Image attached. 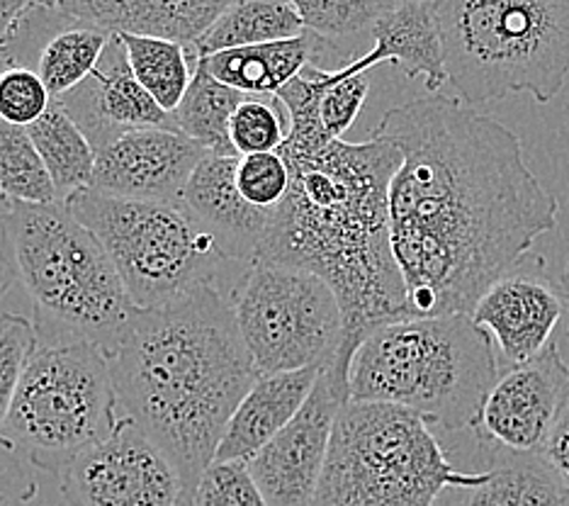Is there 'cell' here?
<instances>
[{
    "label": "cell",
    "instance_id": "obj_31",
    "mask_svg": "<svg viewBox=\"0 0 569 506\" xmlns=\"http://www.w3.org/2000/svg\"><path fill=\"white\" fill-rule=\"evenodd\" d=\"M288 132V110L278 96H246L229 127L231 145L239 156L280 151Z\"/></svg>",
    "mask_w": 569,
    "mask_h": 506
},
{
    "label": "cell",
    "instance_id": "obj_4",
    "mask_svg": "<svg viewBox=\"0 0 569 506\" xmlns=\"http://www.w3.org/2000/svg\"><path fill=\"white\" fill-rule=\"evenodd\" d=\"M499 363L491 336L470 315L387 324L351 360V401H380L419 414L446 431L475 428Z\"/></svg>",
    "mask_w": 569,
    "mask_h": 506
},
{
    "label": "cell",
    "instance_id": "obj_40",
    "mask_svg": "<svg viewBox=\"0 0 569 506\" xmlns=\"http://www.w3.org/2000/svg\"><path fill=\"white\" fill-rule=\"evenodd\" d=\"M562 288H565V302H567V339H569V258H567V268H565V280H562Z\"/></svg>",
    "mask_w": 569,
    "mask_h": 506
},
{
    "label": "cell",
    "instance_id": "obj_23",
    "mask_svg": "<svg viewBox=\"0 0 569 506\" xmlns=\"http://www.w3.org/2000/svg\"><path fill=\"white\" fill-rule=\"evenodd\" d=\"M59 6L63 10V20L44 39V44L37 51V59L32 63V69L42 78L49 96L54 100L71 93L76 86H81L96 71L112 39L110 32L76 20L63 8V3Z\"/></svg>",
    "mask_w": 569,
    "mask_h": 506
},
{
    "label": "cell",
    "instance_id": "obj_8",
    "mask_svg": "<svg viewBox=\"0 0 569 506\" xmlns=\"http://www.w3.org/2000/svg\"><path fill=\"white\" fill-rule=\"evenodd\" d=\"M63 205L96 234L127 297L141 311L176 305L207 288L229 295L227 272L251 268L229 261L183 207L122 200L93 188Z\"/></svg>",
    "mask_w": 569,
    "mask_h": 506
},
{
    "label": "cell",
    "instance_id": "obj_1",
    "mask_svg": "<svg viewBox=\"0 0 569 506\" xmlns=\"http://www.w3.org/2000/svg\"><path fill=\"white\" fill-rule=\"evenodd\" d=\"M372 137L405 156L390 229L411 319L472 315L558 227L560 202L530 171L519 135L458 98L436 93L387 110Z\"/></svg>",
    "mask_w": 569,
    "mask_h": 506
},
{
    "label": "cell",
    "instance_id": "obj_27",
    "mask_svg": "<svg viewBox=\"0 0 569 506\" xmlns=\"http://www.w3.org/2000/svg\"><path fill=\"white\" fill-rule=\"evenodd\" d=\"M487 465V483L472 489L468 506H560L567 497L542 456H499Z\"/></svg>",
    "mask_w": 569,
    "mask_h": 506
},
{
    "label": "cell",
    "instance_id": "obj_18",
    "mask_svg": "<svg viewBox=\"0 0 569 506\" xmlns=\"http://www.w3.org/2000/svg\"><path fill=\"white\" fill-rule=\"evenodd\" d=\"M76 20L110 34L196 47L231 6L227 0H61Z\"/></svg>",
    "mask_w": 569,
    "mask_h": 506
},
{
    "label": "cell",
    "instance_id": "obj_5",
    "mask_svg": "<svg viewBox=\"0 0 569 506\" xmlns=\"http://www.w3.org/2000/svg\"><path fill=\"white\" fill-rule=\"evenodd\" d=\"M18 272L47 344L88 341L110 348L137 307L110 256L63 202L22 205L0 198Z\"/></svg>",
    "mask_w": 569,
    "mask_h": 506
},
{
    "label": "cell",
    "instance_id": "obj_11",
    "mask_svg": "<svg viewBox=\"0 0 569 506\" xmlns=\"http://www.w3.org/2000/svg\"><path fill=\"white\" fill-rule=\"evenodd\" d=\"M69 506H186V485L171 458L127 417L81 453L59 477Z\"/></svg>",
    "mask_w": 569,
    "mask_h": 506
},
{
    "label": "cell",
    "instance_id": "obj_16",
    "mask_svg": "<svg viewBox=\"0 0 569 506\" xmlns=\"http://www.w3.org/2000/svg\"><path fill=\"white\" fill-rule=\"evenodd\" d=\"M59 102L81 127L96 153L137 129H176L173 117L139 86L118 34H112L96 71Z\"/></svg>",
    "mask_w": 569,
    "mask_h": 506
},
{
    "label": "cell",
    "instance_id": "obj_37",
    "mask_svg": "<svg viewBox=\"0 0 569 506\" xmlns=\"http://www.w3.org/2000/svg\"><path fill=\"white\" fill-rule=\"evenodd\" d=\"M542 460L550 465V470L558 475V479L569 492V399L558 424L552 428L546 448H542Z\"/></svg>",
    "mask_w": 569,
    "mask_h": 506
},
{
    "label": "cell",
    "instance_id": "obj_35",
    "mask_svg": "<svg viewBox=\"0 0 569 506\" xmlns=\"http://www.w3.org/2000/svg\"><path fill=\"white\" fill-rule=\"evenodd\" d=\"M51 102L54 98L34 69L8 67L0 71V122L28 129L42 120Z\"/></svg>",
    "mask_w": 569,
    "mask_h": 506
},
{
    "label": "cell",
    "instance_id": "obj_20",
    "mask_svg": "<svg viewBox=\"0 0 569 506\" xmlns=\"http://www.w3.org/2000/svg\"><path fill=\"white\" fill-rule=\"evenodd\" d=\"M319 375L315 368L261 375L229 419L214 460H253L297 417Z\"/></svg>",
    "mask_w": 569,
    "mask_h": 506
},
{
    "label": "cell",
    "instance_id": "obj_13",
    "mask_svg": "<svg viewBox=\"0 0 569 506\" xmlns=\"http://www.w3.org/2000/svg\"><path fill=\"white\" fill-rule=\"evenodd\" d=\"M569 399V366L558 344L499 375L475 424L487 458L542 456Z\"/></svg>",
    "mask_w": 569,
    "mask_h": 506
},
{
    "label": "cell",
    "instance_id": "obj_29",
    "mask_svg": "<svg viewBox=\"0 0 569 506\" xmlns=\"http://www.w3.org/2000/svg\"><path fill=\"white\" fill-rule=\"evenodd\" d=\"M353 59L339 69H321L312 63L302 71L319 90V122L331 141H341L351 129L370 93L368 73H360Z\"/></svg>",
    "mask_w": 569,
    "mask_h": 506
},
{
    "label": "cell",
    "instance_id": "obj_22",
    "mask_svg": "<svg viewBox=\"0 0 569 506\" xmlns=\"http://www.w3.org/2000/svg\"><path fill=\"white\" fill-rule=\"evenodd\" d=\"M307 32L305 22L290 0H237L219 18L200 42L192 47L198 59H210L231 49H246Z\"/></svg>",
    "mask_w": 569,
    "mask_h": 506
},
{
    "label": "cell",
    "instance_id": "obj_33",
    "mask_svg": "<svg viewBox=\"0 0 569 506\" xmlns=\"http://www.w3.org/2000/svg\"><path fill=\"white\" fill-rule=\"evenodd\" d=\"M186 506H268L249 463L212 460L192 487Z\"/></svg>",
    "mask_w": 569,
    "mask_h": 506
},
{
    "label": "cell",
    "instance_id": "obj_26",
    "mask_svg": "<svg viewBox=\"0 0 569 506\" xmlns=\"http://www.w3.org/2000/svg\"><path fill=\"white\" fill-rule=\"evenodd\" d=\"M124 47L127 63L139 86L157 100V106L173 115L183 102L192 76L198 69V54L192 49L166 42V39L118 34Z\"/></svg>",
    "mask_w": 569,
    "mask_h": 506
},
{
    "label": "cell",
    "instance_id": "obj_21",
    "mask_svg": "<svg viewBox=\"0 0 569 506\" xmlns=\"http://www.w3.org/2000/svg\"><path fill=\"white\" fill-rule=\"evenodd\" d=\"M327 54H339V44H331L315 32H305L282 42L222 51L202 59V63L219 83L243 96H278L307 67Z\"/></svg>",
    "mask_w": 569,
    "mask_h": 506
},
{
    "label": "cell",
    "instance_id": "obj_38",
    "mask_svg": "<svg viewBox=\"0 0 569 506\" xmlns=\"http://www.w3.org/2000/svg\"><path fill=\"white\" fill-rule=\"evenodd\" d=\"M28 0H0V71L8 69L6 67V51L16 37L20 20L28 10Z\"/></svg>",
    "mask_w": 569,
    "mask_h": 506
},
{
    "label": "cell",
    "instance_id": "obj_28",
    "mask_svg": "<svg viewBox=\"0 0 569 506\" xmlns=\"http://www.w3.org/2000/svg\"><path fill=\"white\" fill-rule=\"evenodd\" d=\"M0 192L22 205H54L59 195L24 127L0 122Z\"/></svg>",
    "mask_w": 569,
    "mask_h": 506
},
{
    "label": "cell",
    "instance_id": "obj_14",
    "mask_svg": "<svg viewBox=\"0 0 569 506\" xmlns=\"http://www.w3.org/2000/svg\"><path fill=\"white\" fill-rule=\"evenodd\" d=\"M565 311V288L550 278L540 256L528 254L491 285L470 317L499 344L511 366H521L552 344Z\"/></svg>",
    "mask_w": 569,
    "mask_h": 506
},
{
    "label": "cell",
    "instance_id": "obj_15",
    "mask_svg": "<svg viewBox=\"0 0 569 506\" xmlns=\"http://www.w3.org/2000/svg\"><path fill=\"white\" fill-rule=\"evenodd\" d=\"M204 156L210 153L178 129H137L98 151L90 188L122 200L180 207Z\"/></svg>",
    "mask_w": 569,
    "mask_h": 506
},
{
    "label": "cell",
    "instance_id": "obj_17",
    "mask_svg": "<svg viewBox=\"0 0 569 506\" xmlns=\"http://www.w3.org/2000/svg\"><path fill=\"white\" fill-rule=\"evenodd\" d=\"M237 166L239 156H204L188 180L180 207L210 234L229 261L256 266L270 212L243 200Z\"/></svg>",
    "mask_w": 569,
    "mask_h": 506
},
{
    "label": "cell",
    "instance_id": "obj_12",
    "mask_svg": "<svg viewBox=\"0 0 569 506\" xmlns=\"http://www.w3.org/2000/svg\"><path fill=\"white\" fill-rule=\"evenodd\" d=\"M348 373L341 360L321 370L297 417L249 460L268 506H315L336 419L351 401Z\"/></svg>",
    "mask_w": 569,
    "mask_h": 506
},
{
    "label": "cell",
    "instance_id": "obj_6",
    "mask_svg": "<svg viewBox=\"0 0 569 506\" xmlns=\"http://www.w3.org/2000/svg\"><path fill=\"white\" fill-rule=\"evenodd\" d=\"M443 63L468 108L528 93L540 106L569 78V0H436Z\"/></svg>",
    "mask_w": 569,
    "mask_h": 506
},
{
    "label": "cell",
    "instance_id": "obj_30",
    "mask_svg": "<svg viewBox=\"0 0 569 506\" xmlns=\"http://www.w3.org/2000/svg\"><path fill=\"white\" fill-rule=\"evenodd\" d=\"M395 0H307L295 3L307 32L341 44L346 39L370 32Z\"/></svg>",
    "mask_w": 569,
    "mask_h": 506
},
{
    "label": "cell",
    "instance_id": "obj_25",
    "mask_svg": "<svg viewBox=\"0 0 569 506\" xmlns=\"http://www.w3.org/2000/svg\"><path fill=\"white\" fill-rule=\"evenodd\" d=\"M243 98L239 90L219 83L200 59L183 102L171 115L173 125L210 156H239L231 145L229 127Z\"/></svg>",
    "mask_w": 569,
    "mask_h": 506
},
{
    "label": "cell",
    "instance_id": "obj_36",
    "mask_svg": "<svg viewBox=\"0 0 569 506\" xmlns=\"http://www.w3.org/2000/svg\"><path fill=\"white\" fill-rule=\"evenodd\" d=\"M32 470L16 450L0 440V506H28L37 497Z\"/></svg>",
    "mask_w": 569,
    "mask_h": 506
},
{
    "label": "cell",
    "instance_id": "obj_2",
    "mask_svg": "<svg viewBox=\"0 0 569 506\" xmlns=\"http://www.w3.org/2000/svg\"><path fill=\"white\" fill-rule=\"evenodd\" d=\"M402 159L392 141L370 137L288 161L292 183L270 210L258 251L256 266L307 270L333 290L346 329L339 360L348 366L370 334L411 319L390 229V188Z\"/></svg>",
    "mask_w": 569,
    "mask_h": 506
},
{
    "label": "cell",
    "instance_id": "obj_41",
    "mask_svg": "<svg viewBox=\"0 0 569 506\" xmlns=\"http://www.w3.org/2000/svg\"><path fill=\"white\" fill-rule=\"evenodd\" d=\"M560 506H569V492H567V497L562 499V504H560Z\"/></svg>",
    "mask_w": 569,
    "mask_h": 506
},
{
    "label": "cell",
    "instance_id": "obj_3",
    "mask_svg": "<svg viewBox=\"0 0 569 506\" xmlns=\"http://www.w3.org/2000/svg\"><path fill=\"white\" fill-rule=\"evenodd\" d=\"M106 354L120 417L171 458L188 502L229 419L261 378L231 297L207 288L161 309H137Z\"/></svg>",
    "mask_w": 569,
    "mask_h": 506
},
{
    "label": "cell",
    "instance_id": "obj_39",
    "mask_svg": "<svg viewBox=\"0 0 569 506\" xmlns=\"http://www.w3.org/2000/svg\"><path fill=\"white\" fill-rule=\"evenodd\" d=\"M16 278H20L16 251H12L6 219H3V212H0V297L10 290V285L16 282Z\"/></svg>",
    "mask_w": 569,
    "mask_h": 506
},
{
    "label": "cell",
    "instance_id": "obj_42",
    "mask_svg": "<svg viewBox=\"0 0 569 506\" xmlns=\"http://www.w3.org/2000/svg\"><path fill=\"white\" fill-rule=\"evenodd\" d=\"M0 198H3V192H0Z\"/></svg>",
    "mask_w": 569,
    "mask_h": 506
},
{
    "label": "cell",
    "instance_id": "obj_34",
    "mask_svg": "<svg viewBox=\"0 0 569 506\" xmlns=\"http://www.w3.org/2000/svg\"><path fill=\"white\" fill-rule=\"evenodd\" d=\"M290 183V163L282 159L280 151L239 156L237 188L243 195V200L258 207V210H276L288 195Z\"/></svg>",
    "mask_w": 569,
    "mask_h": 506
},
{
    "label": "cell",
    "instance_id": "obj_24",
    "mask_svg": "<svg viewBox=\"0 0 569 506\" xmlns=\"http://www.w3.org/2000/svg\"><path fill=\"white\" fill-rule=\"evenodd\" d=\"M28 132L57 188L59 202H67L71 195L93 186L98 153L59 100L51 102L47 115L28 127Z\"/></svg>",
    "mask_w": 569,
    "mask_h": 506
},
{
    "label": "cell",
    "instance_id": "obj_19",
    "mask_svg": "<svg viewBox=\"0 0 569 506\" xmlns=\"http://www.w3.org/2000/svg\"><path fill=\"white\" fill-rule=\"evenodd\" d=\"M370 37L372 49L353 59L360 73H368L380 63H395L409 78L423 81L431 96L448 83L436 0H395L392 8L372 24Z\"/></svg>",
    "mask_w": 569,
    "mask_h": 506
},
{
    "label": "cell",
    "instance_id": "obj_32",
    "mask_svg": "<svg viewBox=\"0 0 569 506\" xmlns=\"http://www.w3.org/2000/svg\"><path fill=\"white\" fill-rule=\"evenodd\" d=\"M37 348H40V334L32 319L16 311L0 315V431Z\"/></svg>",
    "mask_w": 569,
    "mask_h": 506
},
{
    "label": "cell",
    "instance_id": "obj_9",
    "mask_svg": "<svg viewBox=\"0 0 569 506\" xmlns=\"http://www.w3.org/2000/svg\"><path fill=\"white\" fill-rule=\"evenodd\" d=\"M106 348L44 344L22 375L0 440L37 470L61 477L120 421Z\"/></svg>",
    "mask_w": 569,
    "mask_h": 506
},
{
    "label": "cell",
    "instance_id": "obj_7",
    "mask_svg": "<svg viewBox=\"0 0 569 506\" xmlns=\"http://www.w3.org/2000/svg\"><path fill=\"white\" fill-rule=\"evenodd\" d=\"M487 477V470H456L419 414L348 401L333 426L315 506H436L446 489L472 492Z\"/></svg>",
    "mask_w": 569,
    "mask_h": 506
},
{
    "label": "cell",
    "instance_id": "obj_10",
    "mask_svg": "<svg viewBox=\"0 0 569 506\" xmlns=\"http://www.w3.org/2000/svg\"><path fill=\"white\" fill-rule=\"evenodd\" d=\"M231 307L258 375L327 370L341 358V305L312 272L251 266L231 292Z\"/></svg>",
    "mask_w": 569,
    "mask_h": 506
}]
</instances>
